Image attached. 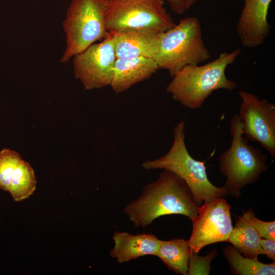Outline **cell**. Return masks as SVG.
I'll return each mask as SVG.
<instances>
[{
    "mask_svg": "<svg viewBox=\"0 0 275 275\" xmlns=\"http://www.w3.org/2000/svg\"><path fill=\"white\" fill-rule=\"evenodd\" d=\"M241 215L257 230L262 238L275 239L274 221L260 220L255 216L251 209L244 211Z\"/></svg>",
    "mask_w": 275,
    "mask_h": 275,
    "instance_id": "cell-19",
    "label": "cell"
},
{
    "mask_svg": "<svg viewBox=\"0 0 275 275\" xmlns=\"http://www.w3.org/2000/svg\"><path fill=\"white\" fill-rule=\"evenodd\" d=\"M159 68L156 61L146 57L117 58L110 86L118 94L149 78Z\"/></svg>",
    "mask_w": 275,
    "mask_h": 275,
    "instance_id": "cell-14",
    "label": "cell"
},
{
    "mask_svg": "<svg viewBox=\"0 0 275 275\" xmlns=\"http://www.w3.org/2000/svg\"><path fill=\"white\" fill-rule=\"evenodd\" d=\"M231 145L219 157L220 171L227 178L223 186L228 195L237 198L245 185L257 181L267 171V157L259 148L249 145L248 139L243 136L238 115L231 120Z\"/></svg>",
    "mask_w": 275,
    "mask_h": 275,
    "instance_id": "cell-4",
    "label": "cell"
},
{
    "mask_svg": "<svg viewBox=\"0 0 275 275\" xmlns=\"http://www.w3.org/2000/svg\"><path fill=\"white\" fill-rule=\"evenodd\" d=\"M34 170L14 150H0V189L9 191L15 201L28 198L35 191Z\"/></svg>",
    "mask_w": 275,
    "mask_h": 275,
    "instance_id": "cell-11",
    "label": "cell"
},
{
    "mask_svg": "<svg viewBox=\"0 0 275 275\" xmlns=\"http://www.w3.org/2000/svg\"><path fill=\"white\" fill-rule=\"evenodd\" d=\"M210 52L202 38L201 25L196 17L181 19L164 32L154 59L159 69L173 77L186 65H199L209 60Z\"/></svg>",
    "mask_w": 275,
    "mask_h": 275,
    "instance_id": "cell-5",
    "label": "cell"
},
{
    "mask_svg": "<svg viewBox=\"0 0 275 275\" xmlns=\"http://www.w3.org/2000/svg\"><path fill=\"white\" fill-rule=\"evenodd\" d=\"M241 52L239 48L230 52H221L217 58L203 65H186L172 77L167 93L183 106L195 109L217 90H234L237 85L228 79L225 72Z\"/></svg>",
    "mask_w": 275,
    "mask_h": 275,
    "instance_id": "cell-2",
    "label": "cell"
},
{
    "mask_svg": "<svg viewBox=\"0 0 275 275\" xmlns=\"http://www.w3.org/2000/svg\"><path fill=\"white\" fill-rule=\"evenodd\" d=\"M116 59L112 34L108 32L102 42L74 56L75 76L86 90L110 86Z\"/></svg>",
    "mask_w": 275,
    "mask_h": 275,
    "instance_id": "cell-10",
    "label": "cell"
},
{
    "mask_svg": "<svg viewBox=\"0 0 275 275\" xmlns=\"http://www.w3.org/2000/svg\"><path fill=\"white\" fill-rule=\"evenodd\" d=\"M117 58L146 57L155 59L163 33L135 30L111 32Z\"/></svg>",
    "mask_w": 275,
    "mask_h": 275,
    "instance_id": "cell-13",
    "label": "cell"
},
{
    "mask_svg": "<svg viewBox=\"0 0 275 275\" xmlns=\"http://www.w3.org/2000/svg\"><path fill=\"white\" fill-rule=\"evenodd\" d=\"M230 205L222 198L204 202L191 221L193 231L188 241L190 253L198 254L205 246L227 241L233 229Z\"/></svg>",
    "mask_w": 275,
    "mask_h": 275,
    "instance_id": "cell-8",
    "label": "cell"
},
{
    "mask_svg": "<svg viewBox=\"0 0 275 275\" xmlns=\"http://www.w3.org/2000/svg\"><path fill=\"white\" fill-rule=\"evenodd\" d=\"M114 246L109 254L119 263H123L147 255L156 256L160 240L151 234H131L116 231L113 236Z\"/></svg>",
    "mask_w": 275,
    "mask_h": 275,
    "instance_id": "cell-15",
    "label": "cell"
},
{
    "mask_svg": "<svg viewBox=\"0 0 275 275\" xmlns=\"http://www.w3.org/2000/svg\"><path fill=\"white\" fill-rule=\"evenodd\" d=\"M198 207L185 182L163 170L157 180L146 185L139 197L126 205L124 212L135 227H145L169 214L183 215L191 221L198 214Z\"/></svg>",
    "mask_w": 275,
    "mask_h": 275,
    "instance_id": "cell-1",
    "label": "cell"
},
{
    "mask_svg": "<svg viewBox=\"0 0 275 275\" xmlns=\"http://www.w3.org/2000/svg\"><path fill=\"white\" fill-rule=\"evenodd\" d=\"M200 0H185V9L186 11L189 9L197 2Z\"/></svg>",
    "mask_w": 275,
    "mask_h": 275,
    "instance_id": "cell-23",
    "label": "cell"
},
{
    "mask_svg": "<svg viewBox=\"0 0 275 275\" xmlns=\"http://www.w3.org/2000/svg\"><path fill=\"white\" fill-rule=\"evenodd\" d=\"M261 238L257 230L240 215L237 217L227 241L232 244L244 256L253 258L264 255L260 245Z\"/></svg>",
    "mask_w": 275,
    "mask_h": 275,
    "instance_id": "cell-16",
    "label": "cell"
},
{
    "mask_svg": "<svg viewBox=\"0 0 275 275\" xmlns=\"http://www.w3.org/2000/svg\"><path fill=\"white\" fill-rule=\"evenodd\" d=\"M216 253L212 252L202 257L199 256L197 253H190L187 274H209L210 262Z\"/></svg>",
    "mask_w": 275,
    "mask_h": 275,
    "instance_id": "cell-20",
    "label": "cell"
},
{
    "mask_svg": "<svg viewBox=\"0 0 275 275\" xmlns=\"http://www.w3.org/2000/svg\"><path fill=\"white\" fill-rule=\"evenodd\" d=\"M185 121L174 128V141L169 151L163 156L142 163L145 170L161 169L170 171L183 179L191 191L199 207L203 202L228 195L224 187H217L209 180L205 161L194 159L185 143Z\"/></svg>",
    "mask_w": 275,
    "mask_h": 275,
    "instance_id": "cell-3",
    "label": "cell"
},
{
    "mask_svg": "<svg viewBox=\"0 0 275 275\" xmlns=\"http://www.w3.org/2000/svg\"><path fill=\"white\" fill-rule=\"evenodd\" d=\"M272 0H243L236 25V32L242 45L255 48L263 43L268 37L270 25L268 12Z\"/></svg>",
    "mask_w": 275,
    "mask_h": 275,
    "instance_id": "cell-12",
    "label": "cell"
},
{
    "mask_svg": "<svg viewBox=\"0 0 275 275\" xmlns=\"http://www.w3.org/2000/svg\"><path fill=\"white\" fill-rule=\"evenodd\" d=\"M260 245L265 255L268 258L275 261V239L261 238Z\"/></svg>",
    "mask_w": 275,
    "mask_h": 275,
    "instance_id": "cell-21",
    "label": "cell"
},
{
    "mask_svg": "<svg viewBox=\"0 0 275 275\" xmlns=\"http://www.w3.org/2000/svg\"><path fill=\"white\" fill-rule=\"evenodd\" d=\"M233 274L238 275H274V261L270 264L260 262L258 257L250 258L242 256L234 246L228 245L223 249Z\"/></svg>",
    "mask_w": 275,
    "mask_h": 275,
    "instance_id": "cell-18",
    "label": "cell"
},
{
    "mask_svg": "<svg viewBox=\"0 0 275 275\" xmlns=\"http://www.w3.org/2000/svg\"><path fill=\"white\" fill-rule=\"evenodd\" d=\"M238 116L243 135L275 157V104L243 90Z\"/></svg>",
    "mask_w": 275,
    "mask_h": 275,
    "instance_id": "cell-9",
    "label": "cell"
},
{
    "mask_svg": "<svg viewBox=\"0 0 275 275\" xmlns=\"http://www.w3.org/2000/svg\"><path fill=\"white\" fill-rule=\"evenodd\" d=\"M190 254L188 240L174 239L161 240L155 256L158 257L170 270L176 273L186 275Z\"/></svg>",
    "mask_w": 275,
    "mask_h": 275,
    "instance_id": "cell-17",
    "label": "cell"
},
{
    "mask_svg": "<svg viewBox=\"0 0 275 275\" xmlns=\"http://www.w3.org/2000/svg\"><path fill=\"white\" fill-rule=\"evenodd\" d=\"M171 10L177 14L181 15L185 13V0H167Z\"/></svg>",
    "mask_w": 275,
    "mask_h": 275,
    "instance_id": "cell-22",
    "label": "cell"
},
{
    "mask_svg": "<svg viewBox=\"0 0 275 275\" xmlns=\"http://www.w3.org/2000/svg\"><path fill=\"white\" fill-rule=\"evenodd\" d=\"M108 32L144 30L164 33L176 23L164 0H104Z\"/></svg>",
    "mask_w": 275,
    "mask_h": 275,
    "instance_id": "cell-6",
    "label": "cell"
},
{
    "mask_svg": "<svg viewBox=\"0 0 275 275\" xmlns=\"http://www.w3.org/2000/svg\"><path fill=\"white\" fill-rule=\"evenodd\" d=\"M63 25L66 35V47L61 62L66 63L108 35L104 0H72Z\"/></svg>",
    "mask_w": 275,
    "mask_h": 275,
    "instance_id": "cell-7",
    "label": "cell"
}]
</instances>
